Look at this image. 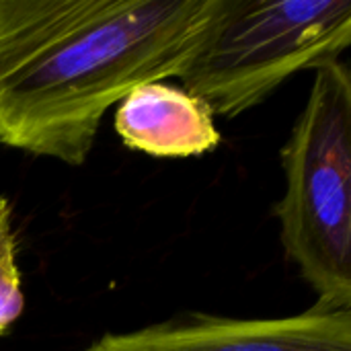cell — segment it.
Returning a JSON list of instances; mask_svg holds the SVG:
<instances>
[{"label":"cell","mask_w":351,"mask_h":351,"mask_svg":"<svg viewBox=\"0 0 351 351\" xmlns=\"http://www.w3.org/2000/svg\"><path fill=\"white\" fill-rule=\"evenodd\" d=\"M19 241L12 226L10 202L0 193V335L19 321L25 311L23 276L16 263Z\"/></svg>","instance_id":"6"},{"label":"cell","mask_w":351,"mask_h":351,"mask_svg":"<svg viewBox=\"0 0 351 351\" xmlns=\"http://www.w3.org/2000/svg\"><path fill=\"white\" fill-rule=\"evenodd\" d=\"M86 351H351V306L317 302L282 319L185 315L105 335Z\"/></svg>","instance_id":"4"},{"label":"cell","mask_w":351,"mask_h":351,"mask_svg":"<svg viewBox=\"0 0 351 351\" xmlns=\"http://www.w3.org/2000/svg\"><path fill=\"white\" fill-rule=\"evenodd\" d=\"M226 0H0V144L80 167L105 111L193 58Z\"/></svg>","instance_id":"1"},{"label":"cell","mask_w":351,"mask_h":351,"mask_svg":"<svg viewBox=\"0 0 351 351\" xmlns=\"http://www.w3.org/2000/svg\"><path fill=\"white\" fill-rule=\"evenodd\" d=\"M282 167V247L317 302L351 306V72L341 60L315 70Z\"/></svg>","instance_id":"2"},{"label":"cell","mask_w":351,"mask_h":351,"mask_svg":"<svg viewBox=\"0 0 351 351\" xmlns=\"http://www.w3.org/2000/svg\"><path fill=\"white\" fill-rule=\"evenodd\" d=\"M113 125L125 148L156 158L202 156L222 142L212 109L169 80L130 90L117 103Z\"/></svg>","instance_id":"5"},{"label":"cell","mask_w":351,"mask_h":351,"mask_svg":"<svg viewBox=\"0 0 351 351\" xmlns=\"http://www.w3.org/2000/svg\"><path fill=\"white\" fill-rule=\"evenodd\" d=\"M350 43L351 0H226L177 80L230 119L292 74L339 60Z\"/></svg>","instance_id":"3"}]
</instances>
